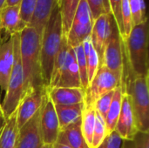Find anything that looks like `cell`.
I'll return each instance as SVG.
<instances>
[{
    "mask_svg": "<svg viewBox=\"0 0 149 148\" xmlns=\"http://www.w3.org/2000/svg\"><path fill=\"white\" fill-rule=\"evenodd\" d=\"M39 126L44 145L53 146L57 142L60 129L54 104L48 97L46 92L40 107Z\"/></svg>",
    "mask_w": 149,
    "mask_h": 148,
    "instance_id": "cell-9",
    "label": "cell"
},
{
    "mask_svg": "<svg viewBox=\"0 0 149 148\" xmlns=\"http://www.w3.org/2000/svg\"><path fill=\"white\" fill-rule=\"evenodd\" d=\"M5 1L6 0H0V10L3 7V5H4V3H5Z\"/></svg>",
    "mask_w": 149,
    "mask_h": 148,
    "instance_id": "cell-38",
    "label": "cell"
},
{
    "mask_svg": "<svg viewBox=\"0 0 149 148\" xmlns=\"http://www.w3.org/2000/svg\"><path fill=\"white\" fill-rule=\"evenodd\" d=\"M63 36L62 19L58 5L46 23L41 37L40 65L42 80L45 89L51 83L54 61L59 51Z\"/></svg>",
    "mask_w": 149,
    "mask_h": 148,
    "instance_id": "cell-2",
    "label": "cell"
},
{
    "mask_svg": "<svg viewBox=\"0 0 149 148\" xmlns=\"http://www.w3.org/2000/svg\"><path fill=\"white\" fill-rule=\"evenodd\" d=\"M13 62V40L12 37H7L0 44V88L3 92L7 89Z\"/></svg>",
    "mask_w": 149,
    "mask_h": 148,
    "instance_id": "cell-17",
    "label": "cell"
},
{
    "mask_svg": "<svg viewBox=\"0 0 149 148\" xmlns=\"http://www.w3.org/2000/svg\"><path fill=\"white\" fill-rule=\"evenodd\" d=\"M12 37L14 62L11 73L9 79L7 89L5 91L4 99L1 105L2 112L4 119L10 117L17 108L20 99L24 95V75L20 58L19 48V33Z\"/></svg>",
    "mask_w": 149,
    "mask_h": 148,
    "instance_id": "cell-5",
    "label": "cell"
},
{
    "mask_svg": "<svg viewBox=\"0 0 149 148\" xmlns=\"http://www.w3.org/2000/svg\"><path fill=\"white\" fill-rule=\"evenodd\" d=\"M106 136H107V129H106L105 120L98 113H96L95 127H94V131H93L92 147L91 148L98 147L101 144V142L104 140Z\"/></svg>",
    "mask_w": 149,
    "mask_h": 148,
    "instance_id": "cell-29",
    "label": "cell"
},
{
    "mask_svg": "<svg viewBox=\"0 0 149 148\" xmlns=\"http://www.w3.org/2000/svg\"><path fill=\"white\" fill-rule=\"evenodd\" d=\"M52 87H80V78L76 61L74 49L68 46L65 61L58 72L52 77L48 88ZM46 88V89H48Z\"/></svg>",
    "mask_w": 149,
    "mask_h": 148,
    "instance_id": "cell-10",
    "label": "cell"
},
{
    "mask_svg": "<svg viewBox=\"0 0 149 148\" xmlns=\"http://www.w3.org/2000/svg\"><path fill=\"white\" fill-rule=\"evenodd\" d=\"M111 33V14H103L93 21L92 32L90 35L91 42L95 49L100 65L102 61L103 53L108 42Z\"/></svg>",
    "mask_w": 149,
    "mask_h": 148,
    "instance_id": "cell-14",
    "label": "cell"
},
{
    "mask_svg": "<svg viewBox=\"0 0 149 148\" xmlns=\"http://www.w3.org/2000/svg\"><path fill=\"white\" fill-rule=\"evenodd\" d=\"M115 131L125 140H132L135 133L138 132L132 107L131 98L126 92H123L121 110L116 123Z\"/></svg>",
    "mask_w": 149,
    "mask_h": 148,
    "instance_id": "cell-13",
    "label": "cell"
},
{
    "mask_svg": "<svg viewBox=\"0 0 149 148\" xmlns=\"http://www.w3.org/2000/svg\"><path fill=\"white\" fill-rule=\"evenodd\" d=\"M113 93H114V90L104 94L93 105V107H94V110H95L96 113H98L104 120H106L108 109L110 107Z\"/></svg>",
    "mask_w": 149,
    "mask_h": 148,
    "instance_id": "cell-30",
    "label": "cell"
},
{
    "mask_svg": "<svg viewBox=\"0 0 149 148\" xmlns=\"http://www.w3.org/2000/svg\"><path fill=\"white\" fill-rule=\"evenodd\" d=\"M122 96H123V91L121 86H118L114 90V93L111 101L110 107L108 109L105 124H106V129H107V134L110 133L111 132L115 130L116 123L118 121L120 110H121V104H122Z\"/></svg>",
    "mask_w": 149,
    "mask_h": 148,
    "instance_id": "cell-22",
    "label": "cell"
},
{
    "mask_svg": "<svg viewBox=\"0 0 149 148\" xmlns=\"http://www.w3.org/2000/svg\"><path fill=\"white\" fill-rule=\"evenodd\" d=\"M52 148H71V147H68V146H66V145H64V144H60V143L56 142V143L52 146Z\"/></svg>",
    "mask_w": 149,
    "mask_h": 148,
    "instance_id": "cell-36",
    "label": "cell"
},
{
    "mask_svg": "<svg viewBox=\"0 0 149 148\" xmlns=\"http://www.w3.org/2000/svg\"><path fill=\"white\" fill-rule=\"evenodd\" d=\"M0 26L7 37L20 33L26 26L20 17V6H4L0 10Z\"/></svg>",
    "mask_w": 149,
    "mask_h": 148,
    "instance_id": "cell-16",
    "label": "cell"
},
{
    "mask_svg": "<svg viewBox=\"0 0 149 148\" xmlns=\"http://www.w3.org/2000/svg\"><path fill=\"white\" fill-rule=\"evenodd\" d=\"M42 148H52V146H50V145H44Z\"/></svg>",
    "mask_w": 149,
    "mask_h": 148,
    "instance_id": "cell-40",
    "label": "cell"
},
{
    "mask_svg": "<svg viewBox=\"0 0 149 148\" xmlns=\"http://www.w3.org/2000/svg\"><path fill=\"white\" fill-rule=\"evenodd\" d=\"M19 48L24 75V93L31 88L45 87L40 65L41 36L33 27L26 26L19 33Z\"/></svg>",
    "mask_w": 149,
    "mask_h": 148,
    "instance_id": "cell-1",
    "label": "cell"
},
{
    "mask_svg": "<svg viewBox=\"0 0 149 148\" xmlns=\"http://www.w3.org/2000/svg\"><path fill=\"white\" fill-rule=\"evenodd\" d=\"M148 32V22L146 19L134 26L127 38L122 40L124 55L132 78L149 76Z\"/></svg>",
    "mask_w": 149,
    "mask_h": 148,
    "instance_id": "cell-3",
    "label": "cell"
},
{
    "mask_svg": "<svg viewBox=\"0 0 149 148\" xmlns=\"http://www.w3.org/2000/svg\"><path fill=\"white\" fill-rule=\"evenodd\" d=\"M57 142L71 148H89L81 133V123L60 130Z\"/></svg>",
    "mask_w": 149,
    "mask_h": 148,
    "instance_id": "cell-20",
    "label": "cell"
},
{
    "mask_svg": "<svg viewBox=\"0 0 149 148\" xmlns=\"http://www.w3.org/2000/svg\"><path fill=\"white\" fill-rule=\"evenodd\" d=\"M121 86V79L104 65H100L85 91V106H93L104 94Z\"/></svg>",
    "mask_w": 149,
    "mask_h": 148,
    "instance_id": "cell-7",
    "label": "cell"
},
{
    "mask_svg": "<svg viewBox=\"0 0 149 148\" xmlns=\"http://www.w3.org/2000/svg\"><path fill=\"white\" fill-rule=\"evenodd\" d=\"M40 109L18 131L14 148H42L44 146L39 126Z\"/></svg>",
    "mask_w": 149,
    "mask_h": 148,
    "instance_id": "cell-12",
    "label": "cell"
},
{
    "mask_svg": "<svg viewBox=\"0 0 149 148\" xmlns=\"http://www.w3.org/2000/svg\"><path fill=\"white\" fill-rule=\"evenodd\" d=\"M0 115H3V112H2V108H1V105H0Z\"/></svg>",
    "mask_w": 149,
    "mask_h": 148,
    "instance_id": "cell-41",
    "label": "cell"
},
{
    "mask_svg": "<svg viewBox=\"0 0 149 148\" xmlns=\"http://www.w3.org/2000/svg\"><path fill=\"white\" fill-rule=\"evenodd\" d=\"M95 121H96V112L94 110V107L85 106L81 117V133L89 148L92 147Z\"/></svg>",
    "mask_w": 149,
    "mask_h": 148,
    "instance_id": "cell-23",
    "label": "cell"
},
{
    "mask_svg": "<svg viewBox=\"0 0 149 148\" xmlns=\"http://www.w3.org/2000/svg\"><path fill=\"white\" fill-rule=\"evenodd\" d=\"M79 2L80 0H59L58 7H59V11L62 19V27H63L64 35L67 34L71 27L74 14L79 6Z\"/></svg>",
    "mask_w": 149,
    "mask_h": 148,
    "instance_id": "cell-24",
    "label": "cell"
},
{
    "mask_svg": "<svg viewBox=\"0 0 149 148\" xmlns=\"http://www.w3.org/2000/svg\"><path fill=\"white\" fill-rule=\"evenodd\" d=\"M38 0H22L19 6H20V17L21 20L29 25L32 15L34 13L36 4Z\"/></svg>",
    "mask_w": 149,
    "mask_h": 148,
    "instance_id": "cell-32",
    "label": "cell"
},
{
    "mask_svg": "<svg viewBox=\"0 0 149 148\" xmlns=\"http://www.w3.org/2000/svg\"><path fill=\"white\" fill-rule=\"evenodd\" d=\"M86 61V66H87V74H88V80L89 82L93 79L94 77L99 66H100V59L99 56L93 48L90 37L87 38L83 43H82Z\"/></svg>",
    "mask_w": 149,
    "mask_h": 148,
    "instance_id": "cell-25",
    "label": "cell"
},
{
    "mask_svg": "<svg viewBox=\"0 0 149 148\" xmlns=\"http://www.w3.org/2000/svg\"><path fill=\"white\" fill-rule=\"evenodd\" d=\"M73 49H74L76 61H77V65H78V68H79L81 88L84 91H86V89L87 88V86L89 85V80H88L87 66H86V61L83 46H82V44H80V45L74 47Z\"/></svg>",
    "mask_w": 149,
    "mask_h": 148,
    "instance_id": "cell-26",
    "label": "cell"
},
{
    "mask_svg": "<svg viewBox=\"0 0 149 148\" xmlns=\"http://www.w3.org/2000/svg\"><path fill=\"white\" fill-rule=\"evenodd\" d=\"M124 64L125 58L122 38L117 24L111 14V33L100 65H104L112 71L121 79L122 82V78L124 75Z\"/></svg>",
    "mask_w": 149,
    "mask_h": 148,
    "instance_id": "cell-6",
    "label": "cell"
},
{
    "mask_svg": "<svg viewBox=\"0 0 149 148\" xmlns=\"http://www.w3.org/2000/svg\"><path fill=\"white\" fill-rule=\"evenodd\" d=\"M93 25V19L86 0H80L71 27L65 35L68 45L74 48L82 44V43L90 37Z\"/></svg>",
    "mask_w": 149,
    "mask_h": 148,
    "instance_id": "cell-8",
    "label": "cell"
},
{
    "mask_svg": "<svg viewBox=\"0 0 149 148\" xmlns=\"http://www.w3.org/2000/svg\"><path fill=\"white\" fill-rule=\"evenodd\" d=\"M122 91L131 98L137 130L149 133L148 76L130 79Z\"/></svg>",
    "mask_w": 149,
    "mask_h": 148,
    "instance_id": "cell-4",
    "label": "cell"
},
{
    "mask_svg": "<svg viewBox=\"0 0 149 148\" xmlns=\"http://www.w3.org/2000/svg\"><path fill=\"white\" fill-rule=\"evenodd\" d=\"M22 0H6L4 3V6H13V5H19Z\"/></svg>",
    "mask_w": 149,
    "mask_h": 148,
    "instance_id": "cell-35",
    "label": "cell"
},
{
    "mask_svg": "<svg viewBox=\"0 0 149 148\" xmlns=\"http://www.w3.org/2000/svg\"><path fill=\"white\" fill-rule=\"evenodd\" d=\"M109 8L111 14L117 24L118 30L120 31L121 38H123L124 31H123V24H122V16H121V5L122 0H108Z\"/></svg>",
    "mask_w": 149,
    "mask_h": 148,
    "instance_id": "cell-31",
    "label": "cell"
},
{
    "mask_svg": "<svg viewBox=\"0 0 149 148\" xmlns=\"http://www.w3.org/2000/svg\"><path fill=\"white\" fill-rule=\"evenodd\" d=\"M59 0H38L34 13L28 26L33 27L42 37L44 29Z\"/></svg>",
    "mask_w": 149,
    "mask_h": 148,
    "instance_id": "cell-18",
    "label": "cell"
},
{
    "mask_svg": "<svg viewBox=\"0 0 149 148\" xmlns=\"http://www.w3.org/2000/svg\"><path fill=\"white\" fill-rule=\"evenodd\" d=\"M3 120H5V119H4V117H3V115H0V122L3 121ZM3 122H4V121H3ZM3 122H2V123L0 124V128H1V126H2V125L3 124Z\"/></svg>",
    "mask_w": 149,
    "mask_h": 148,
    "instance_id": "cell-37",
    "label": "cell"
},
{
    "mask_svg": "<svg viewBox=\"0 0 149 148\" xmlns=\"http://www.w3.org/2000/svg\"><path fill=\"white\" fill-rule=\"evenodd\" d=\"M125 140H123L114 130L107 134L104 140L97 148H123Z\"/></svg>",
    "mask_w": 149,
    "mask_h": 148,
    "instance_id": "cell-33",
    "label": "cell"
},
{
    "mask_svg": "<svg viewBox=\"0 0 149 148\" xmlns=\"http://www.w3.org/2000/svg\"><path fill=\"white\" fill-rule=\"evenodd\" d=\"M45 92V87H35L27 90L24 93L16 110L18 129L28 122L40 109Z\"/></svg>",
    "mask_w": 149,
    "mask_h": 148,
    "instance_id": "cell-11",
    "label": "cell"
},
{
    "mask_svg": "<svg viewBox=\"0 0 149 148\" xmlns=\"http://www.w3.org/2000/svg\"><path fill=\"white\" fill-rule=\"evenodd\" d=\"M45 90L54 106L85 103V91L80 87H52Z\"/></svg>",
    "mask_w": 149,
    "mask_h": 148,
    "instance_id": "cell-15",
    "label": "cell"
},
{
    "mask_svg": "<svg viewBox=\"0 0 149 148\" xmlns=\"http://www.w3.org/2000/svg\"><path fill=\"white\" fill-rule=\"evenodd\" d=\"M2 34H3V31H2V29H1V26H0V44H1V39H2Z\"/></svg>",
    "mask_w": 149,
    "mask_h": 148,
    "instance_id": "cell-39",
    "label": "cell"
},
{
    "mask_svg": "<svg viewBox=\"0 0 149 148\" xmlns=\"http://www.w3.org/2000/svg\"><path fill=\"white\" fill-rule=\"evenodd\" d=\"M128 3L132 15L133 27L148 19L146 16L144 0H128Z\"/></svg>",
    "mask_w": 149,
    "mask_h": 148,
    "instance_id": "cell-27",
    "label": "cell"
},
{
    "mask_svg": "<svg viewBox=\"0 0 149 148\" xmlns=\"http://www.w3.org/2000/svg\"><path fill=\"white\" fill-rule=\"evenodd\" d=\"M54 106L58 116L60 130L81 123V117H82L85 103H80L72 106Z\"/></svg>",
    "mask_w": 149,
    "mask_h": 148,
    "instance_id": "cell-19",
    "label": "cell"
},
{
    "mask_svg": "<svg viewBox=\"0 0 149 148\" xmlns=\"http://www.w3.org/2000/svg\"><path fill=\"white\" fill-rule=\"evenodd\" d=\"M126 142L128 148H149V133L138 131L132 140H126Z\"/></svg>",
    "mask_w": 149,
    "mask_h": 148,
    "instance_id": "cell-34",
    "label": "cell"
},
{
    "mask_svg": "<svg viewBox=\"0 0 149 148\" xmlns=\"http://www.w3.org/2000/svg\"><path fill=\"white\" fill-rule=\"evenodd\" d=\"M18 131L17 113L15 111L10 117L5 119L0 128V148H14Z\"/></svg>",
    "mask_w": 149,
    "mask_h": 148,
    "instance_id": "cell-21",
    "label": "cell"
},
{
    "mask_svg": "<svg viewBox=\"0 0 149 148\" xmlns=\"http://www.w3.org/2000/svg\"><path fill=\"white\" fill-rule=\"evenodd\" d=\"M93 21L103 14H111L108 0H86Z\"/></svg>",
    "mask_w": 149,
    "mask_h": 148,
    "instance_id": "cell-28",
    "label": "cell"
}]
</instances>
